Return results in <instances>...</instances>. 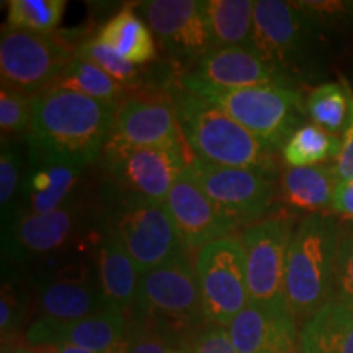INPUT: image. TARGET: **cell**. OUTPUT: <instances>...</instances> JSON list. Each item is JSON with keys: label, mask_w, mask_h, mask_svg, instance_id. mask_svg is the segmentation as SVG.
I'll return each instance as SVG.
<instances>
[{"label": "cell", "mask_w": 353, "mask_h": 353, "mask_svg": "<svg viewBox=\"0 0 353 353\" xmlns=\"http://www.w3.org/2000/svg\"><path fill=\"white\" fill-rule=\"evenodd\" d=\"M114 105L54 85L33 99L30 148L94 164L112 138Z\"/></svg>", "instance_id": "obj_1"}, {"label": "cell", "mask_w": 353, "mask_h": 353, "mask_svg": "<svg viewBox=\"0 0 353 353\" xmlns=\"http://www.w3.org/2000/svg\"><path fill=\"white\" fill-rule=\"evenodd\" d=\"M130 324L131 330L154 334L170 345L187 350L206 324L192 252L141 276Z\"/></svg>", "instance_id": "obj_2"}, {"label": "cell", "mask_w": 353, "mask_h": 353, "mask_svg": "<svg viewBox=\"0 0 353 353\" xmlns=\"http://www.w3.org/2000/svg\"><path fill=\"white\" fill-rule=\"evenodd\" d=\"M193 156L221 167L270 175L275 159L270 145L247 131L218 105L183 87L179 79L165 87Z\"/></svg>", "instance_id": "obj_3"}, {"label": "cell", "mask_w": 353, "mask_h": 353, "mask_svg": "<svg viewBox=\"0 0 353 353\" xmlns=\"http://www.w3.org/2000/svg\"><path fill=\"white\" fill-rule=\"evenodd\" d=\"M341 226L342 223L335 216L314 213L299 223L291 237L285 298L299 330L322 306L334 299Z\"/></svg>", "instance_id": "obj_4"}, {"label": "cell", "mask_w": 353, "mask_h": 353, "mask_svg": "<svg viewBox=\"0 0 353 353\" xmlns=\"http://www.w3.org/2000/svg\"><path fill=\"white\" fill-rule=\"evenodd\" d=\"M180 83L236 120L247 131L275 151L298 130L306 105L293 87L263 85L249 88H214L198 82L188 72L179 77Z\"/></svg>", "instance_id": "obj_5"}, {"label": "cell", "mask_w": 353, "mask_h": 353, "mask_svg": "<svg viewBox=\"0 0 353 353\" xmlns=\"http://www.w3.org/2000/svg\"><path fill=\"white\" fill-rule=\"evenodd\" d=\"M322 25L296 6V2L257 0L254 10V50L293 79L312 63Z\"/></svg>", "instance_id": "obj_6"}, {"label": "cell", "mask_w": 353, "mask_h": 353, "mask_svg": "<svg viewBox=\"0 0 353 353\" xmlns=\"http://www.w3.org/2000/svg\"><path fill=\"white\" fill-rule=\"evenodd\" d=\"M74 57L76 48L56 33L39 34L3 26L0 37L2 85L34 99L57 85Z\"/></svg>", "instance_id": "obj_7"}, {"label": "cell", "mask_w": 353, "mask_h": 353, "mask_svg": "<svg viewBox=\"0 0 353 353\" xmlns=\"http://www.w3.org/2000/svg\"><path fill=\"white\" fill-rule=\"evenodd\" d=\"M293 232V219L288 216H270L242 229L239 237L245 250L249 304L290 314L285 275Z\"/></svg>", "instance_id": "obj_8"}, {"label": "cell", "mask_w": 353, "mask_h": 353, "mask_svg": "<svg viewBox=\"0 0 353 353\" xmlns=\"http://www.w3.org/2000/svg\"><path fill=\"white\" fill-rule=\"evenodd\" d=\"M110 228L134 260L141 275L190 252L164 201L123 195L114 206Z\"/></svg>", "instance_id": "obj_9"}, {"label": "cell", "mask_w": 353, "mask_h": 353, "mask_svg": "<svg viewBox=\"0 0 353 353\" xmlns=\"http://www.w3.org/2000/svg\"><path fill=\"white\" fill-rule=\"evenodd\" d=\"M195 270L206 322L229 327L249 304L245 250L241 237H223L201 247L195 255Z\"/></svg>", "instance_id": "obj_10"}, {"label": "cell", "mask_w": 353, "mask_h": 353, "mask_svg": "<svg viewBox=\"0 0 353 353\" xmlns=\"http://www.w3.org/2000/svg\"><path fill=\"white\" fill-rule=\"evenodd\" d=\"M188 164L180 152L132 145L113 134L101 152V167L123 195L154 201H165Z\"/></svg>", "instance_id": "obj_11"}, {"label": "cell", "mask_w": 353, "mask_h": 353, "mask_svg": "<svg viewBox=\"0 0 353 353\" xmlns=\"http://www.w3.org/2000/svg\"><path fill=\"white\" fill-rule=\"evenodd\" d=\"M188 174L229 218L239 226H250L270 218L276 200L273 176L257 170L221 167L193 157Z\"/></svg>", "instance_id": "obj_12"}, {"label": "cell", "mask_w": 353, "mask_h": 353, "mask_svg": "<svg viewBox=\"0 0 353 353\" xmlns=\"http://www.w3.org/2000/svg\"><path fill=\"white\" fill-rule=\"evenodd\" d=\"M113 136L132 145L180 152L190 162L195 157L167 88L164 92H131L118 105Z\"/></svg>", "instance_id": "obj_13"}, {"label": "cell", "mask_w": 353, "mask_h": 353, "mask_svg": "<svg viewBox=\"0 0 353 353\" xmlns=\"http://www.w3.org/2000/svg\"><path fill=\"white\" fill-rule=\"evenodd\" d=\"M136 10L172 59L196 63L211 50L205 2L200 0H149Z\"/></svg>", "instance_id": "obj_14"}, {"label": "cell", "mask_w": 353, "mask_h": 353, "mask_svg": "<svg viewBox=\"0 0 353 353\" xmlns=\"http://www.w3.org/2000/svg\"><path fill=\"white\" fill-rule=\"evenodd\" d=\"M164 203L190 252H198L211 242L232 236L239 228L203 192L187 169L176 179Z\"/></svg>", "instance_id": "obj_15"}, {"label": "cell", "mask_w": 353, "mask_h": 353, "mask_svg": "<svg viewBox=\"0 0 353 353\" xmlns=\"http://www.w3.org/2000/svg\"><path fill=\"white\" fill-rule=\"evenodd\" d=\"M130 330V317L108 311L69 322L38 317L30 324L25 339L32 347L69 345L105 353L126 347Z\"/></svg>", "instance_id": "obj_16"}, {"label": "cell", "mask_w": 353, "mask_h": 353, "mask_svg": "<svg viewBox=\"0 0 353 353\" xmlns=\"http://www.w3.org/2000/svg\"><path fill=\"white\" fill-rule=\"evenodd\" d=\"M88 165L85 161L30 148V165L21 185V214H46L61 208L72 198Z\"/></svg>", "instance_id": "obj_17"}, {"label": "cell", "mask_w": 353, "mask_h": 353, "mask_svg": "<svg viewBox=\"0 0 353 353\" xmlns=\"http://www.w3.org/2000/svg\"><path fill=\"white\" fill-rule=\"evenodd\" d=\"M198 82L214 88H249L263 85L291 87V81L268 64L252 48H211L188 72Z\"/></svg>", "instance_id": "obj_18"}, {"label": "cell", "mask_w": 353, "mask_h": 353, "mask_svg": "<svg viewBox=\"0 0 353 353\" xmlns=\"http://www.w3.org/2000/svg\"><path fill=\"white\" fill-rule=\"evenodd\" d=\"M83 218L82 205L70 198L46 214L17 216L10 228V247L17 255H46L72 241Z\"/></svg>", "instance_id": "obj_19"}, {"label": "cell", "mask_w": 353, "mask_h": 353, "mask_svg": "<svg viewBox=\"0 0 353 353\" xmlns=\"http://www.w3.org/2000/svg\"><path fill=\"white\" fill-rule=\"evenodd\" d=\"M228 329L237 353H301L299 327L288 312L247 304Z\"/></svg>", "instance_id": "obj_20"}, {"label": "cell", "mask_w": 353, "mask_h": 353, "mask_svg": "<svg viewBox=\"0 0 353 353\" xmlns=\"http://www.w3.org/2000/svg\"><path fill=\"white\" fill-rule=\"evenodd\" d=\"M97 272V281L110 309L130 317L143 275L112 228H107L99 241Z\"/></svg>", "instance_id": "obj_21"}, {"label": "cell", "mask_w": 353, "mask_h": 353, "mask_svg": "<svg viewBox=\"0 0 353 353\" xmlns=\"http://www.w3.org/2000/svg\"><path fill=\"white\" fill-rule=\"evenodd\" d=\"M112 311L99 281L85 276H56L38 291V317L57 322L79 321Z\"/></svg>", "instance_id": "obj_22"}, {"label": "cell", "mask_w": 353, "mask_h": 353, "mask_svg": "<svg viewBox=\"0 0 353 353\" xmlns=\"http://www.w3.org/2000/svg\"><path fill=\"white\" fill-rule=\"evenodd\" d=\"M301 353H353V306L329 301L299 330Z\"/></svg>", "instance_id": "obj_23"}, {"label": "cell", "mask_w": 353, "mask_h": 353, "mask_svg": "<svg viewBox=\"0 0 353 353\" xmlns=\"http://www.w3.org/2000/svg\"><path fill=\"white\" fill-rule=\"evenodd\" d=\"M339 176L334 164L288 167L281 175V198L286 205L311 214L332 208Z\"/></svg>", "instance_id": "obj_24"}, {"label": "cell", "mask_w": 353, "mask_h": 353, "mask_svg": "<svg viewBox=\"0 0 353 353\" xmlns=\"http://www.w3.org/2000/svg\"><path fill=\"white\" fill-rule=\"evenodd\" d=\"M97 38L139 68L157 57L156 38L136 7L121 8L101 26Z\"/></svg>", "instance_id": "obj_25"}, {"label": "cell", "mask_w": 353, "mask_h": 353, "mask_svg": "<svg viewBox=\"0 0 353 353\" xmlns=\"http://www.w3.org/2000/svg\"><path fill=\"white\" fill-rule=\"evenodd\" d=\"M252 0H208L205 2L211 48L242 46L254 50Z\"/></svg>", "instance_id": "obj_26"}, {"label": "cell", "mask_w": 353, "mask_h": 353, "mask_svg": "<svg viewBox=\"0 0 353 353\" xmlns=\"http://www.w3.org/2000/svg\"><path fill=\"white\" fill-rule=\"evenodd\" d=\"M342 138L314 123H304L285 141L281 156L288 167H312L335 161Z\"/></svg>", "instance_id": "obj_27"}, {"label": "cell", "mask_w": 353, "mask_h": 353, "mask_svg": "<svg viewBox=\"0 0 353 353\" xmlns=\"http://www.w3.org/2000/svg\"><path fill=\"white\" fill-rule=\"evenodd\" d=\"M57 85L70 88V90H76L79 94L114 105V107H118L131 94V90H128L123 83L114 81L99 65L79 56L70 61Z\"/></svg>", "instance_id": "obj_28"}, {"label": "cell", "mask_w": 353, "mask_h": 353, "mask_svg": "<svg viewBox=\"0 0 353 353\" xmlns=\"http://www.w3.org/2000/svg\"><path fill=\"white\" fill-rule=\"evenodd\" d=\"M306 113L312 123L332 134H343L348 123V95L343 83L325 82L312 88L306 99Z\"/></svg>", "instance_id": "obj_29"}, {"label": "cell", "mask_w": 353, "mask_h": 353, "mask_svg": "<svg viewBox=\"0 0 353 353\" xmlns=\"http://www.w3.org/2000/svg\"><path fill=\"white\" fill-rule=\"evenodd\" d=\"M65 0H10L7 10L8 28L51 34L63 21Z\"/></svg>", "instance_id": "obj_30"}, {"label": "cell", "mask_w": 353, "mask_h": 353, "mask_svg": "<svg viewBox=\"0 0 353 353\" xmlns=\"http://www.w3.org/2000/svg\"><path fill=\"white\" fill-rule=\"evenodd\" d=\"M76 56L99 65L101 70H105V72H107L108 76H112L114 81L123 83L128 90H141L139 83L141 79H143V72H141L139 65L130 63L126 57L118 54L113 48L101 43L100 39L97 38V34L92 38L82 39V41L77 44Z\"/></svg>", "instance_id": "obj_31"}, {"label": "cell", "mask_w": 353, "mask_h": 353, "mask_svg": "<svg viewBox=\"0 0 353 353\" xmlns=\"http://www.w3.org/2000/svg\"><path fill=\"white\" fill-rule=\"evenodd\" d=\"M33 118V99L15 88H0V128L2 134H28Z\"/></svg>", "instance_id": "obj_32"}, {"label": "cell", "mask_w": 353, "mask_h": 353, "mask_svg": "<svg viewBox=\"0 0 353 353\" xmlns=\"http://www.w3.org/2000/svg\"><path fill=\"white\" fill-rule=\"evenodd\" d=\"M334 299L353 306V221H347L341 226L335 262Z\"/></svg>", "instance_id": "obj_33"}, {"label": "cell", "mask_w": 353, "mask_h": 353, "mask_svg": "<svg viewBox=\"0 0 353 353\" xmlns=\"http://www.w3.org/2000/svg\"><path fill=\"white\" fill-rule=\"evenodd\" d=\"M21 156L12 143H2L0 152V206L3 218H10V211L21 185Z\"/></svg>", "instance_id": "obj_34"}, {"label": "cell", "mask_w": 353, "mask_h": 353, "mask_svg": "<svg viewBox=\"0 0 353 353\" xmlns=\"http://www.w3.org/2000/svg\"><path fill=\"white\" fill-rule=\"evenodd\" d=\"M25 306L20 294L13 290L10 283L2 285V296H0V334H2V345L12 342L15 332L19 330L23 321Z\"/></svg>", "instance_id": "obj_35"}, {"label": "cell", "mask_w": 353, "mask_h": 353, "mask_svg": "<svg viewBox=\"0 0 353 353\" xmlns=\"http://www.w3.org/2000/svg\"><path fill=\"white\" fill-rule=\"evenodd\" d=\"M187 353H237L229 329L206 322L187 347Z\"/></svg>", "instance_id": "obj_36"}, {"label": "cell", "mask_w": 353, "mask_h": 353, "mask_svg": "<svg viewBox=\"0 0 353 353\" xmlns=\"http://www.w3.org/2000/svg\"><path fill=\"white\" fill-rule=\"evenodd\" d=\"M341 82L345 87L348 95V107H350V114H348V123L345 131L342 134V145L341 152L334 161V169L337 174L339 180L353 179V90L345 79H341Z\"/></svg>", "instance_id": "obj_37"}, {"label": "cell", "mask_w": 353, "mask_h": 353, "mask_svg": "<svg viewBox=\"0 0 353 353\" xmlns=\"http://www.w3.org/2000/svg\"><path fill=\"white\" fill-rule=\"evenodd\" d=\"M126 353H187L180 350L157 335L144 330H130L126 342Z\"/></svg>", "instance_id": "obj_38"}, {"label": "cell", "mask_w": 353, "mask_h": 353, "mask_svg": "<svg viewBox=\"0 0 353 353\" xmlns=\"http://www.w3.org/2000/svg\"><path fill=\"white\" fill-rule=\"evenodd\" d=\"M330 211L348 221H353V179L339 182Z\"/></svg>", "instance_id": "obj_39"}, {"label": "cell", "mask_w": 353, "mask_h": 353, "mask_svg": "<svg viewBox=\"0 0 353 353\" xmlns=\"http://www.w3.org/2000/svg\"><path fill=\"white\" fill-rule=\"evenodd\" d=\"M34 353H101V352H92L85 350V348L79 347H69V345H37L33 347ZM105 353H126V347L118 348V350L105 352Z\"/></svg>", "instance_id": "obj_40"}, {"label": "cell", "mask_w": 353, "mask_h": 353, "mask_svg": "<svg viewBox=\"0 0 353 353\" xmlns=\"http://www.w3.org/2000/svg\"><path fill=\"white\" fill-rule=\"evenodd\" d=\"M2 353H34L33 347L30 345V343H8V345L3 347V352Z\"/></svg>", "instance_id": "obj_41"}]
</instances>
